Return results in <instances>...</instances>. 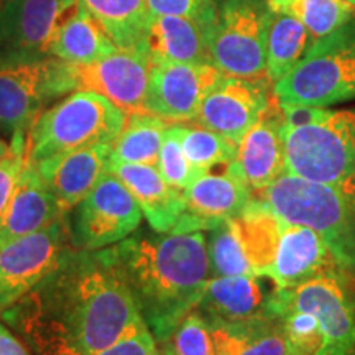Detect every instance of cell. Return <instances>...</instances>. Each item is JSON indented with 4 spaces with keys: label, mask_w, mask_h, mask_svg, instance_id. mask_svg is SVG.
<instances>
[{
    "label": "cell",
    "mask_w": 355,
    "mask_h": 355,
    "mask_svg": "<svg viewBox=\"0 0 355 355\" xmlns=\"http://www.w3.org/2000/svg\"><path fill=\"white\" fill-rule=\"evenodd\" d=\"M275 99L266 76H222L202 99L194 122L239 145Z\"/></svg>",
    "instance_id": "cell-12"
},
{
    "label": "cell",
    "mask_w": 355,
    "mask_h": 355,
    "mask_svg": "<svg viewBox=\"0 0 355 355\" xmlns=\"http://www.w3.org/2000/svg\"><path fill=\"white\" fill-rule=\"evenodd\" d=\"M266 0H220L209 38V61L224 76H266Z\"/></svg>",
    "instance_id": "cell-8"
},
{
    "label": "cell",
    "mask_w": 355,
    "mask_h": 355,
    "mask_svg": "<svg viewBox=\"0 0 355 355\" xmlns=\"http://www.w3.org/2000/svg\"><path fill=\"white\" fill-rule=\"evenodd\" d=\"M96 355H158V345L148 327H145Z\"/></svg>",
    "instance_id": "cell-38"
},
{
    "label": "cell",
    "mask_w": 355,
    "mask_h": 355,
    "mask_svg": "<svg viewBox=\"0 0 355 355\" xmlns=\"http://www.w3.org/2000/svg\"><path fill=\"white\" fill-rule=\"evenodd\" d=\"M211 278L252 277L254 268L247 259L237 220L229 219L209 229L206 237Z\"/></svg>",
    "instance_id": "cell-31"
},
{
    "label": "cell",
    "mask_w": 355,
    "mask_h": 355,
    "mask_svg": "<svg viewBox=\"0 0 355 355\" xmlns=\"http://www.w3.org/2000/svg\"><path fill=\"white\" fill-rule=\"evenodd\" d=\"M211 327L217 355H300L288 343L275 316L237 326Z\"/></svg>",
    "instance_id": "cell-25"
},
{
    "label": "cell",
    "mask_w": 355,
    "mask_h": 355,
    "mask_svg": "<svg viewBox=\"0 0 355 355\" xmlns=\"http://www.w3.org/2000/svg\"><path fill=\"white\" fill-rule=\"evenodd\" d=\"M66 217L33 163H25L10 202L0 217V247Z\"/></svg>",
    "instance_id": "cell-20"
},
{
    "label": "cell",
    "mask_w": 355,
    "mask_h": 355,
    "mask_svg": "<svg viewBox=\"0 0 355 355\" xmlns=\"http://www.w3.org/2000/svg\"><path fill=\"white\" fill-rule=\"evenodd\" d=\"M168 127L166 121L145 110L130 112L122 132L112 141L109 162L157 166Z\"/></svg>",
    "instance_id": "cell-29"
},
{
    "label": "cell",
    "mask_w": 355,
    "mask_h": 355,
    "mask_svg": "<svg viewBox=\"0 0 355 355\" xmlns=\"http://www.w3.org/2000/svg\"><path fill=\"white\" fill-rule=\"evenodd\" d=\"M279 107H282L286 127L311 125V123L321 122L331 112V109L327 107H316V105L308 104H282L279 102Z\"/></svg>",
    "instance_id": "cell-39"
},
{
    "label": "cell",
    "mask_w": 355,
    "mask_h": 355,
    "mask_svg": "<svg viewBox=\"0 0 355 355\" xmlns=\"http://www.w3.org/2000/svg\"><path fill=\"white\" fill-rule=\"evenodd\" d=\"M345 275L334 266L295 288H279L288 304L316 318L322 344L314 355H355V295Z\"/></svg>",
    "instance_id": "cell-10"
},
{
    "label": "cell",
    "mask_w": 355,
    "mask_h": 355,
    "mask_svg": "<svg viewBox=\"0 0 355 355\" xmlns=\"http://www.w3.org/2000/svg\"><path fill=\"white\" fill-rule=\"evenodd\" d=\"M117 50L99 21L84 8L78 6L66 17L51 44L50 56L68 63L86 64L110 55Z\"/></svg>",
    "instance_id": "cell-24"
},
{
    "label": "cell",
    "mask_w": 355,
    "mask_h": 355,
    "mask_svg": "<svg viewBox=\"0 0 355 355\" xmlns=\"http://www.w3.org/2000/svg\"><path fill=\"white\" fill-rule=\"evenodd\" d=\"M347 2H350V3H354V6H355V0H347Z\"/></svg>",
    "instance_id": "cell-42"
},
{
    "label": "cell",
    "mask_w": 355,
    "mask_h": 355,
    "mask_svg": "<svg viewBox=\"0 0 355 355\" xmlns=\"http://www.w3.org/2000/svg\"><path fill=\"white\" fill-rule=\"evenodd\" d=\"M158 345V355H217L209 322L198 309L186 314L168 339Z\"/></svg>",
    "instance_id": "cell-34"
},
{
    "label": "cell",
    "mask_w": 355,
    "mask_h": 355,
    "mask_svg": "<svg viewBox=\"0 0 355 355\" xmlns=\"http://www.w3.org/2000/svg\"><path fill=\"white\" fill-rule=\"evenodd\" d=\"M337 266L334 257L313 229L285 220L268 278L278 288H295Z\"/></svg>",
    "instance_id": "cell-22"
},
{
    "label": "cell",
    "mask_w": 355,
    "mask_h": 355,
    "mask_svg": "<svg viewBox=\"0 0 355 355\" xmlns=\"http://www.w3.org/2000/svg\"><path fill=\"white\" fill-rule=\"evenodd\" d=\"M99 252L130 291L157 344L196 309L211 279L201 230L162 234L139 230Z\"/></svg>",
    "instance_id": "cell-2"
},
{
    "label": "cell",
    "mask_w": 355,
    "mask_h": 355,
    "mask_svg": "<svg viewBox=\"0 0 355 355\" xmlns=\"http://www.w3.org/2000/svg\"><path fill=\"white\" fill-rule=\"evenodd\" d=\"M183 193L184 212L170 234L209 230L237 217L252 201V191L227 171L225 175L202 173Z\"/></svg>",
    "instance_id": "cell-18"
},
{
    "label": "cell",
    "mask_w": 355,
    "mask_h": 355,
    "mask_svg": "<svg viewBox=\"0 0 355 355\" xmlns=\"http://www.w3.org/2000/svg\"><path fill=\"white\" fill-rule=\"evenodd\" d=\"M150 61L144 110L166 122L194 121L204 97L224 76L211 63Z\"/></svg>",
    "instance_id": "cell-13"
},
{
    "label": "cell",
    "mask_w": 355,
    "mask_h": 355,
    "mask_svg": "<svg viewBox=\"0 0 355 355\" xmlns=\"http://www.w3.org/2000/svg\"><path fill=\"white\" fill-rule=\"evenodd\" d=\"M76 91L73 63L44 58H0V135L26 133L53 101Z\"/></svg>",
    "instance_id": "cell-7"
},
{
    "label": "cell",
    "mask_w": 355,
    "mask_h": 355,
    "mask_svg": "<svg viewBox=\"0 0 355 355\" xmlns=\"http://www.w3.org/2000/svg\"><path fill=\"white\" fill-rule=\"evenodd\" d=\"M141 217L144 212L127 186L107 171L66 216L69 243L76 250H102L135 232Z\"/></svg>",
    "instance_id": "cell-9"
},
{
    "label": "cell",
    "mask_w": 355,
    "mask_h": 355,
    "mask_svg": "<svg viewBox=\"0 0 355 355\" xmlns=\"http://www.w3.org/2000/svg\"><path fill=\"white\" fill-rule=\"evenodd\" d=\"M78 0H7L0 7V58L50 56L51 44Z\"/></svg>",
    "instance_id": "cell-14"
},
{
    "label": "cell",
    "mask_w": 355,
    "mask_h": 355,
    "mask_svg": "<svg viewBox=\"0 0 355 355\" xmlns=\"http://www.w3.org/2000/svg\"><path fill=\"white\" fill-rule=\"evenodd\" d=\"M110 146L112 144L89 145L48 158L37 165L43 183L64 216H68L107 173Z\"/></svg>",
    "instance_id": "cell-19"
},
{
    "label": "cell",
    "mask_w": 355,
    "mask_h": 355,
    "mask_svg": "<svg viewBox=\"0 0 355 355\" xmlns=\"http://www.w3.org/2000/svg\"><path fill=\"white\" fill-rule=\"evenodd\" d=\"M268 8L300 20L314 43L355 20V6L347 0H266Z\"/></svg>",
    "instance_id": "cell-30"
},
{
    "label": "cell",
    "mask_w": 355,
    "mask_h": 355,
    "mask_svg": "<svg viewBox=\"0 0 355 355\" xmlns=\"http://www.w3.org/2000/svg\"><path fill=\"white\" fill-rule=\"evenodd\" d=\"M117 48H145L146 0H79Z\"/></svg>",
    "instance_id": "cell-28"
},
{
    "label": "cell",
    "mask_w": 355,
    "mask_h": 355,
    "mask_svg": "<svg viewBox=\"0 0 355 355\" xmlns=\"http://www.w3.org/2000/svg\"><path fill=\"white\" fill-rule=\"evenodd\" d=\"M127 112L92 91H74L44 109L26 132V163L96 144H112L127 122Z\"/></svg>",
    "instance_id": "cell-4"
},
{
    "label": "cell",
    "mask_w": 355,
    "mask_h": 355,
    "mask_svg": "<svg viewBox=\"0 0 355 355\" xmlns=\"http://www.w3.org/2000/svg\"><path fill=\"white\" fill-rule=\"evenodd\" d=\"M107 171L127 186L155 232L175 230L186 207L184 193L168 184L157 166L109 162Z\"/></svg>",
    "instance_id": "cell-21"
},
{
    "label": "cell",
    "mask_w": 355,
    "mask_h": 355,
    "mask_svg": "<svg viewBox=\"0 0 355 355\" xmlns=\"http://www.w3.org/2000/svg\"><path fill=\"white\" fill-rule=\"evenodd\" d=\"M178 133L186 158L199 175L211 171L214 166H227L237 153V144L198 123H178Z\"/></svg>",
    "instance_id": "cell-32"
},
{
    "label": "cell",
    "mask_w": 355,
    "mask_h": 355,
    "mask_svg": "<svg viewBox=\"0 0 355 355\" xmlns=\"http://www.w3.org/2000/svg\"><path fill=\"white\" fill-rule=\"evenodd\" d=\"M282 104L329 107L355 99V20L318 40L303 60L273 84Z\"/></svg>",
    "instance_id": "cell-6"
},
{
    "label": "cell",
    "mask_w": 355,
    "mask_h": 355,
    "mask_svg": "<svg viewBox=\"0 0 355 355\" xmlns=\"http://www.w3.org/2000/svg\"><path fill=\"white\" fill-rule=\"evenodd\" d=\"M286 171L331 186L355 202V110H331L304 127L283 123Z\"/></svg>",
    "instance_id": "cell-5"
},
{
    "label": "cell",
    "mask_w": 355,
    "mask_h": 355,
    "mask_svg": "<svg viewBox=\"0 0 355 355\" xmlns=\"http://www.w3.org/2000/svg\"><path fill=\"white\" fill-rule=\"evenodd\" d=\"M157 168L166 183L178 191H184L193 183L194 178L199 176V173L191 166L183 152L180 133H178V123L166 128Z\"/></svg>",
    "instance_id": "cell-35"
},
{
    "label": "cell",
    "mask_w": 355,
    "mask_h": 355,
    "mask_svg": "<svg viewBox=\"0 0 355 355\" xmlns=\"http://www.w3.org/2000/svg\"><path fill=\"white\" fill-rule=\"evenodd\" d=\"M0 355H32L28 345L21 343L3 321H0Z\"/></svg>",
    "instance_id": "cell-40"
},
{
    "label": "cell",
    "mask_w": 355,
    "mask_h": 355,
    "mask_svg": "<svg viewBox=\"0 0 355 355\" xmlns=\"http://www.w3.org/2000/svg\"><path fill=\"white\" fill-rule=\"evenodd\" d=\"M0 316L35 355H96L146 327L130 291L99 252L73 247Z\"/></svg>",
    "instance_id": "cell-1"
},
{
    "label": "cell",
    "mask_w": 355,
    "mask_h": 355,
    "mask_svg": "<svg viewBox=\"0 0 355 355\" xmlns=\"http://www.w3.org/2000/svg\"><path fill=\"white\" fill-rule=\"evenodd\" d=\"M150 15H178L214 26L217 0H146Z\"/></svg>",
    "instance_id": "cell-37"
},
{
    "label": "cell",
    "mask_w": 355,
    "mask_h": 355,
    "mask_svg": "<svg viewBox=\"0 0 355 355\" xmlns=\"http://www.w3.org/2000/svg\"><path fill=\"white\" fill-rule=\"evenodd\" d=\"M69 247L66 217L0 247V314L51 273Z\"/></svg>",
    "instance_id": "cell-11"
},
{
    "label": "cell",
    "mask_w": 355,
    "mask_h": 355,
    "mask_svg": "<svg viewBox=\"0 0 355 355\" xmlns=\"http://www.w3.org/2000/svg\"><path fill=\"white\" fill-rule=\"evenodd\" d=\"M214 26L178 15H150L145 50L150 60L173 63H211L209 38Z\"/></svg>",
    "instance_id": "cell-23"
},
{
    "label": "cell",
    "mask_w": 355,
    "mask_h": 355,
    "mask_svg": "<svg viewBox=\"0 0 355 355\" xmlns=\"http://www.w3.org/2000/svg\"><path fill=\"white\" fill-rule=\"evenodd\" d=\"M252 196L290 224L313 229L326 242L337 266L355 275V202L331 186L285 171Z\"/></svg>",
    "instance_id": "cell-3"
},
{
    "label": "cell",
    "mask_w": 355,
    "mask_h": 355,
    "mask_svg": "<svg viewBox=\"0 0 355 355\" xmlns=\"http://www.w3.org/2000/svg\"><path fill=\"white\" fill-rule=\"evenodd\" d=\"M150 64L152 61L145 48H117L92 63H73L76 91L97 92L127 114L141 112L148 89Z\"/></svg>",
    "instance_id": "cell-15"
},
{
    "label": "cell",
    "mask_w": 355,
    "mask_h": 355,
    "mask_svg": "<svg viewBox=\"0 0 355 355\" xmlns=\"http://www.w3.org/2000/svg\"><path fill=\"white\" fill-rule=\"evenodd\" d=\"M8 150V145L6 144V140L2 139V137H0V155H3Z\"/></svg>",
    "instance_id": "cell-41"
},
{
    "label": "cell",
    "mask_w": 355,
    "mask_h": 355,
    "mask_svg": "<svg viewBox=\"0 0 355 355\" xmlns=\"http://www.w3.org/2000/svg\"><path fill=\"white\" fill-rule=\"evenodd\" d=\"M283 114L278 99L272 102L259 122L239 141L227 173L242 181L252 194L265 189L286 171L283 144Z\"/></svg>",
    "instance_id": "cell-16"
},
{
    "label": "cell",
    "mask_w": 355,
    "mask_h": 355,
    "mask_svg": "<svg viewBox=\"0 0 355 355\" xmlns=\"http://www.w3.org/2000/svg\"><path fill=\"white\" fill-rule=\"evenodd\" d=\"M268 277L211 278L196 306L209 326H237L273 316L272 301L278 286Z\"/></svg>",
    "instance_id": "cell-17"
},
{
    "label": "cell",
    "mask_w": 355,
    "mask_h": 355,
    "mask_svg": "<svg viewBox=\"0 0 355 355\" xmlns=\"http://www.w3.org/2000/svg\"><path fill=\"white\" fill-rule=\"evenodd\" d=\"M0 2H2V3H3V2H7V0H0Z\"/></svg>",
    "instance_id": "cell-43"
},
{
    "label": "cell",
    "mask_w": 355,
    "mask_h": 355,
    "mask_svg": "<svg viewBox=\"0 0 355 355\" xmlns=\"http://www.w3.org/2000/svg\"><path fill=\"white\" fill-rule=\"evenodd\" d=\"M235 220L254 273L259 277H268L285 220L254 196Z\"/></svg>",
    "instance_id": "cell-26"
},
{
    "label": "cell",
    "mask_w": 355,
    "mask_h": 355,
    "mask_svg": "<svg viewBox=\"0 0 355 355\" xmlns=\"http://www.w3.org/2000/svg\"><path fill=\"white\" fill-rule=\"evenodd\" d=\"M272 314L282 324L288 343L300 355H314L322 344L321 327L308 311L296 309L282 298L279 288L272 301Z\"/></svg>",
    "instance_id": "cell-33"
},
{
    "label": "cell",
    "mask_w": 355,
    "mask_h": 355,
    "mask_svg": "<svg viewBox=\"0 0 355 355\" xmlns=\"http://www.w3.org/2000/svg\"><path fill=\"white\" fill-rule=\"evenodd\" d=\"M25 144L26 133H19L10 139L7 152L0 155V217L10 202L17 181L26 163Z\"/></svg>",
    "instance_id": "cell-36"
},
{
    "label": "cell",
    "mask_w": 355,
    "mask_h": 355,
    "mask_svg": "<svg viewBox=\"0 0 355 355\" xmlns=\"http://www.w3.org/2000/svg\"><path fill=\"white\" fill-rule=\"evenodd\" d=\"M314 40L295 17L270 10L266 21V78L273 84L303 60Z\"/></svg>",
    "instance_id": "cell-27"
}]
</instances>
